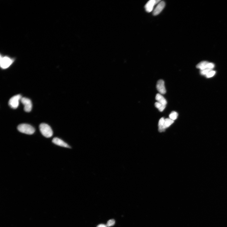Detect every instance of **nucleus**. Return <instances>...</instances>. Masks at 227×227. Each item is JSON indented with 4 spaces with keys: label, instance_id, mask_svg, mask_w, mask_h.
Returning a JSON list of instances; mask_svg holds the SVG:
<instances>
[{
    "label": "nucleus",
    "instance_id": "obj_1",
    "mask_svg": "<svg viewBox=\"0 0 227 227\" xmlns=\"http://www.w3.org/2000/svg\"><path fill=\"white\" fill-rule=\"evenodd\" d=\"M17 130L21 133L29 135L33 134L35 131V129L33 127L26 124H22L19 125Z\"/></svg>",
    "mask_w": 227,
    "mask_h": 227
},
{
    "label": "nucleus",
    "instance_id": "obj_2",
    "mask_svg": "<svg viewBox=\"0 0 227 227\" xmlns=\"http://www.w3.org/2000/svg\"><path fill=\"white\" fill-rule=\"evenodd\" d=\"M39 128L40 132L46 138H50L53 135V132L51 127L47 124L46 123L40 124Z\"/></svg>",
    "mask_w": 227,
    "mask_h": 227
},
{
    "label": "nucleus",
    "instance_id": "obj_3",
    "mask_svg": "<svg viewBox=\"0 0 227 227\" xmlns=\"http://www.w3.org/2000/svg\"><path fill=\"white\" fill-rule=\"evenodd\" d=\"M22 98L20 94L15 95L11 98L9 101V104L10 107L13 109L17 108L19 105V101Z\"/></svg>",
    "mask_w": 227,
    "mask_h": 227
},
{
    "label": "nucleus",
    "instance_id": "obj_4",
    "mask_svg": "<svg viewBox=\"0 0 227 227\" xmlns=\"http://www.w3.org/2000/svg\"><path fill=\"white\" fill-rule=\"evenodd\" d=\"M21 101L24 106V109L25 111L29 112L31 110L32 104L31 101L30 99L25 97L22 98Z\"/></svg>",
    "mask_w": 227,
    "mask_h": 227
},
{
    "label": "nucleus",
    "instance_id": "obj_5",
    "mask_svg": "<svg viewBox=\"0 0 227 227\" xmlns=\"http://www.w3.org/2000/svg\"><path fill=\"white\" fill-rule=\"evenodd\" d=\"M13 63V60L7 57H5L1 58V66L3 69H7Z\"/></svg>",
    "mask_w": 227,
    "mask_h": 227
},
{
    "label": "nucleus",
    "instance_id": "obj_6",
    "mask_svg": "<svg viewBox=\"0 0 227 227\" xmlns=\"http://www.w3.org/2000/svg\"><path fill=\"white\" fill-rule=\"evenodd\" d=\"M157 88L161 94H166V91L163 80H160L158 81L157 84Z\"/></svg>",
    "mask_w": 227,
    "mask_h": 227
},
{
    "label": "nucleus",
    "instance_id": "obj_7",
    "mask_svg": "<svg viewBox=\"0 0 227 227\" xmlns=\"http://www.w3.org/2000/svg\"><path fill=\"white\" fill-rule=\"evenodd\" d=\"M52 142L54 144L61 147L65 148H70V146L68 145L66 143L64 142L61 139L58 138H54L52 139Z\"/></svg>",
    "mask_w": 227,
    "mask_h": 227
},
{
    "label": "nucleus",
    "instance_id": "obj_8",
    "mask_svg": "<svg viewBox=\"0 0 227 227\" xmlns=\"http://www.w3.org/2000/svg\"><path fill=\"white\" fill-rule=\"evenodd\" d=\"M165 5V3L164 1L160 2L154 10L153 15H157L159 14L163 11Z\"/></svg>",
    "mask_w": 227,
    "mask_h": 227
},
{
    "label": "nucleus",
    "instance_id": "obj_9",
    "mask_svg": "<svg viewBox=\"0 0 227 227\" xmlns=\"http://www.w3.org/2000/svg\"><path fill=\"white\" fill-rule=\"evenodd\" d=\"M157 4L155 0H150L145 5V10L148 12H150L153 10L154 5Z\"/></svg>",
    "mask_w": 227,
    "mask_h": 227
},
{
    "label": "nucleus",
    "instance_id": "obj_10",
    "mask_svg": "<svg viewBox=\"0 0 227 227\" xmlns=\"http://www.w3.org/2000/svg\"><path fill=\"white\" fill-rule=\"evenodd\" d=\"M174 123V121L171 119L169 118H167L165 119V122L163 126L162 129L160 130V132H162L164 131L165 129L169 127L171 125Z\"/></svg>",
    "mask_w": 227,
    "mask_h": 227
},
{
    "label": "nucleus",
    "instance_id": "obj_11",
    "mask_svg": "<svg viewBox=\"0 0 227 227\" xmlns=\"http://www.w3.org/2000/svg\"><path fill=\"white\" fill-rule=\"evenodd\" d=\"M155 99L157 101V102L164 105H166L167 101L166 99L163 97V96L160 94H158L155 96Z\"/></svg>",
    "mask_w": 227,
    "mask_h": 227
},
{
    "label": "nucleus",
    "instance_id": "obj_12",
    "mask_svg": "<svg viewBox=\"0 0 227 227\" xmlns=\"http://www.w3.org/2000/svg\"><path fill=\"white\" fill-rule=\"evenodd\" d=\"M209 63L207 61H203L199 63L197 65V68L198 69H200L201 70H203L207 68V65Z\"/></svg>",
    "mask_w": 227,
    "mask_h": 227
},
{
    "label": "nucleus",
    "instance_id": "obj_13",
    "mask_svg": "<svg viewBox=\"0 0 227 227\" xmlns=\"http://www.w3.org/2000/svg\"><path fill=\"white\" fill-rule=\"evenodd\" d=\"M155 107L161 112L163 111L166 107V105H163L157 102H155Z\"/></svg>",
    "mask_w": 227,
    "mask_h": 227
},
{
    "label": "nucleus",
    "instance_id": "obj_14",
    "mask_svg": "<svg viewBox=\"0 0 227 227\" xmlns=\"http://www.w3.org/2000/svg\"><path fill=\"white\" fill-rule=\"evenodd\" d=\"M178 116V114L177 112L173 111L171 112L169 115V119L173 121L177 119Z\"/></svg>",
    "mask_w": 227,
    "mask_h": 227
},
{
    "label": "nucleus",
    "instance_id": "obj_15",
    "mask_svg": "<svg viewBox=\"0 0 227 227\" xmlns=\"http://www.w3.org/2000/svg\"><path fill=\"white\" fill-rule=\"evenodd\" d=\"M165 122V119L164 118L162 117L159 121L158 123L159 131L160 132V130L162 129L163 126Z\"/></svg>",
    "mask_w": 227,
    "mask_h": 227
},
{
    "label": "nucleus",
    "instance_id": "obj_16",
    "mask_svg": "<svg viewBox=\"0 0 227 227\" xmlns=\"http://www.w3.org/2000/svg\"><path fill=\"white\" fill-rule=\"evenodd\" d=\"M115 223V221L114 220H110L107 222L106 225L107 227H109L114 226Z\"/></svg>",
    "mask_w": 227,
    "mask_h": 227
},
{
    "label": "nucleus",
    "instance_id": "obj_17",
    "mask_svg": "<svg viewBox=\"0 0 227 227\" xmlns=\"http://www.w3.org/2000/svg\"><path fill=\"white\" fill-rule=\"evenodd\" d=\"M212 69H206L203 70H202L201 71V74L202 75H206L208 73L210 72V71H212Z\"/></svg>",
    "mask_w": 227,
    "mask_h": 227
},
{
    "label": "nucleus",
    "instance_id": "obj_18",
    "mask_svg": "<svg viewBox=\"0 0 227 227\" xmlns=\"http://www.w3.org/2000/svg\"><path fill=\"white\" fill-rule=\"evenodd\" d=\"M216 73V72L214 71H211L206 75L208 78H209L213 76Z\"/></svg>",
    "mask_w": 227,
    "mask_h": 227
},
{
    "label": "nucleus",
    "instance_id": "obj_19",
    "mask_svg": "<svg viewBox=\"0 0 227 227\" xmlns=\"http://www.w3.org/2000/svg\"><path fill=\"white\" fill-rule=\"evenodd\" d=\"M97 227H107L106 225L104 224H100L98 225Z\"/></svg>",
    "mask_w": 227,
    "mask_h": 227
}]
</instances>
